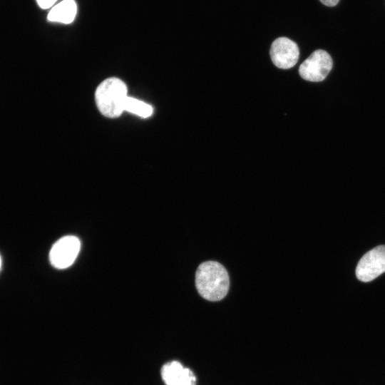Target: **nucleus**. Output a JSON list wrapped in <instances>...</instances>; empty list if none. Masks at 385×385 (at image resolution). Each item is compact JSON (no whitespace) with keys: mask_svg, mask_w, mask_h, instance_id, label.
<instances>
[{"mask_svg":"<svg viewBox=\"0 0 385 385\" xmlns=\"http://www.w3.org/2000/svg\"><path fill=\"white\" fill-rule=\"evenodd\" d=\"M124 111L142 118H148L150 116L153 112L152 106L149 104L128 96L125 103Z\"/></svg>","mask_w":385,"mask_h":385,"instance_id":"1a4fd4ad","label":"nucleus"},{"mask_svg":"<svg viewBox=\"0 0 385 385\" xmlns=\"http://www.w3.org/2000/svg\"><path fill=\"white\" fill-rule=\"evenodd\" d=\"M270 53L274 66L282 69L295 66L299 57L297 44L287 37L275 39L272 43Z\"/></svg>","mask_w":385,"mask_h":385,"instance_id":"423d86ee","label":"nucleus"},{"mask_svg":"<svg viewBox=\"0 0 385 385\" xmlns=\"http://www.w3.org/2000/svg\"><path fill=\"white\" fill-rule=\"evenodd\" d=\"M77 13V6L74 0H63L54 5L48 12L47 19L49 21L71 24Z\"/></svg>","mask_w":385,"mask_h":385,"instance_id":"6e6552de","label":"nucleus"},{"mask_svg":"<svg viewBox=\"0 0 385 385\" xmlns=\"http://www.w3.org/2000/svg\"><path fill=\"white\" fill-rule=\"evenodd\" d=\"M323 4L327 6H334L337 4L339 0H319Z\"/></svg>","mask_w":385,"mask_h":385,"instance_id":"9b49d317","label":"nucleus"},{"mask_svg":"<svg viewBox=\"0 0 385 385\" xmlns=\"http://www.w3.org/2000/svg\"><path fill=\"white\" fill-rule=\"evenodd\" d=\"M81 249L79 239L73 235L64 236L51 247L49 260L53 267L65 269L71 266L76 259Z\"/></svg>","mask_w":385,"mask_h":385,"instance_id":"20e7f679","label":"nucleus"},{"mask_svg":"<svg viewBox=\"0 0 385 385\" xmlns=\"http://www.w3.org/2000/svg\"><path fill=\"white\" fill-rule=\"evenodd\" d=\"M127 98V87L123 81L117 78L103 81L98 86L95 94L99 111L108 118H117L121 115Z\"/></svg>","mask_w":385,"mask_h":385,"instance_id":"f03ea898","label":"nucleus"},{"mask_svg":"<svg viewBox=\"0 0 385 385\" xmlns=\"http://www.w3.org/2000/svg\"><path fill=\"white\" fill-rule=\"evenodd\" d=\"M385 272V245L374 247L359 260L356 268V277L367 282Z\"/></svg>","mask_w":385,"mask_h":385,"instance_id":"39448f33","label":"nucleus"},{"mask_svg":"<svg viewBox=\"0 0 385 385\" xmlns=\"http://www.w3.org/2000/svg\"><path fill=\"white\" fill-rule=\"evenodd\" d=\"M161 376L165 385H196V377L193 372L176 361L163 366Z\"/></svg>","mask_w":385,"mask_h":385,"instance_id":"0eeeda50","label":"nucleus"},{"mask_svg":"<svg viewBox=\"0 0 385 385\" xmlns=\"http://www.w3.org/2000/svg\"><path fill=\"white\" fill-rule=\"evenodd\" d=\"M1 256H0V270H1Z\"/></svg>","mask_w":385,"mask_h":385,"instance_id":"f8f14e48","label":"nucleus"},{"mask_svg":"<svg viewBox=\"0 0 385 385\" xmlns=\"http://www.w3.org/2000/svg\"><path fill=\"white\" fill-rule=\"evenodd\" d=\"M333 66L330 55L322 49L314 51L299 68L300 76L308 81H322Z\"/></svg>","mask_w":385,"mask_h":385,"instance_id":"7ed1b4c3","label":"nucleus"},{"mask_svg":"<svg viewBox=\"0 0 385 385\" xmlns=\"http://www.w3.org/2000/svg\"><path fill=\"white\" fill-rule=\"evenodd\" d=\"M58 0H36L38 5L43 9L52 7Z\"/></svg>","mask_w":385,"mask_h":385,"instance_id":"9d476101","label":"nucleus"},{"mask_svg":"<svg viewBox=\"0 0 385 385\" xmlns=\"http://www.w3.org/2000/svg\"><path fill=\"white\" fill-rule=\"evenodd\" d=\"M195 286L202 298L211 302L220 301L226 296L230 288L228 272L218 262H204L196 270Z\"/></svg>","mask_w":385,"mask_h":385,"instance_id":"f257e3e1","label":"nucleus"}]
</instances>
